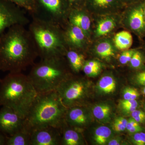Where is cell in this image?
I'll list each match as a JSON object with an SVG mask.
<instances>
[{
  "label": "cell",
  "instance_id": "26",
  "mask_svg": "<svg viewBox=\"0 0 145 145\" xmlns=\"http://www.w3.org/2000/svg\"><path fill=\"white\" fill-rule=\"evenodd\" d=\"M101 67H94L84 63L82 69L85 74L88 76H94L99 74Z\"/></svg>",
  "mask_w": 145,
  "mask_h": 145
},
{
  "label": "cell",
  "instance_id": "7",
  "mask_svg": "<svg viewBox=\"0 0 145 145\" xmlns=\"http://www.w3.org/2000/svg\"><path fill=\"white\" fill-rule=\"evenodd\" d=\"M85 81L69 77L59 87L57 91L67 108L79 106L85 97L87 86Z\"/></svg>",
  "mask_w": 145,
  "mask_h": 145
},
{
  "label": "cell",
  "instance_id": "17",
  "mask_svg": "<svg viewBox=\"0 0 145 145\" xmlns=\"http://www.w3.org/2000/svg\"><path fill=\"white\" fill-rule=\"evenodd\" d=\"M61 144L79 145L83 143L82 137L80 133L74 129L61 128Z\"/></svg>",
  "mask_w": 145,
  "mask_h": 145
},
{
  "label": "cell",
  "instance_id": "42",
  "mask_svg": "<svg viewBox=\"0 0 145 145\" xmlns=\"http://www.w3.org/2000/svg\"><path fill=\"white\" fill-rule=\"evenodd\" d=\"M124 5L126 4H129L131 3L137 1L138 0H121Z\"/></svg>",
  "mask_w": 145,
  "mask_h": 145
},
{
  "label": "cell",
  "instance_id": "5",
  "mask_svg": "<svg viewBox=\"0 0 145 145\" xmlns=\"http://www.w3.org/2000/svg\"><path fill=\"white\" fill-rule=\"evenodd\" d=\"M63 57L41 59L32 65L27 75L38 93L56 91L69 78Z\"/></svg>",
  "mask_w": 145,
  "mask_h": 145
},
{
  "label": "cell",
  "instance_id": "11",
  "mask_svg": "<svg viewBox=\"0 0 145 145\" xmlns=\"http://www.w3.org/2000/svg\"><path fill=\"white\" fill-rule=\"evenodd\" d=\"M62 27L67 47L81 51L86 45L87 35L85 32L68 22Z\"/></svg>",
  "mask_w": 145,
  "mask_h": 145
},
{
  "label": "cell",
  "instance_id": "22",
  "mask_svg": "<svg viewBox=\"0 0 145 145\" xmlns=\"http://www.w3.org/2000/svg\"><path fill=\"white\" fill-rule=\"evenodd\" d=\"M99 89L105 93H110L114 92L116 89V83L112 77L106 75L101 78L99 82Z\"/></svg>",
  "mask_w": 145,
  "mask_h": 145
},
{
  "label": "cell",
  "instance_id": "2",
  "mask_svg": "<svg viewBox=\"0 0 145 145\" xmlns=\"http://www.w3.org/2000/svg\"><path fill=\"white\" fill-rule=\"evenodd\" d=\"M67 109L57 91L38 93L25 117L24 128L31 133L46 127H61Z\"/></svg>",
  "mask_w": 145,
  "mask_h": 145
},
{
  "label": "cell",
  "instance_id": "10",
  "mask_svg": "<svg viewBox=\"0 0 145 145\" xmlns=\"http://www.w3.org/2000/svg\"><path fill=\"white\" fill-rule=\"evenodd\" d=\"M31 145L61 144V127H48L31 132Z\"/></svg>",
  "mask_w": 145,
  "mask_h": 145
},
{
  "label": "cell",
  "instance_id": "27",
  "mask_svg": "<svg viewBox=\"0 0 145 145\" xmlns=\"http://www.w3.org/2000/svg\"><path fill=\"white\" fill-rule=\"evenodd\" d=\"M142 62V54L140 52L137 51L134 52L129 62L132 67L136 68L140 67Z\"/></svg>",
  "mask_w": 145,
  "mask_h": 145
},
{
  "label": "cell",
  "instance_id": "3",
  "mask_svg": "<svg viewBox=\"0 0 145 145\" xmlns=\"http://www.w3.org/2000/svg\"><path fill=\"white\" fill-rule=\"evenodd\" d=\"M38 94L22 72H9L0 80V106L9 107L24 118Z\"/></svg>",
  "mask_w": 145,
  "mask_h": 145
},
{
  "label": "cell",
  "instance_id": "35",
  "mask_svg": "<svg viewBox=\"0 0 145 145\" xmlns=\"http://www.w3.org/2000/svg\"><path fill=\"white\" fill-rule=\"evenodd\" d=\"M139 123H137L133 118L130 119L128 121L127 124L126 129L128 130L131 127L139 125Z\"/></svg>",
  "mask_w": 145,
  "mask_h": 145
},
{
  "label": "cell",
  "instance_id": "13",
  "mask_svg": "<svg viewBox=\"0 0 145 145\" xmlns=\"http://www.w3.org/2000/svg\"><path fill=\"white\" fill-rule=\"evenodd\" d=\"M65 121L71 127L80 128L85 126L88 121V117L86 110L79 106L67 108L65 117Z\"/></svg>",
  "mask_w": 145,
  "mask_h": 145
},
{
  "label": "cell",
  "instance_id": "45",
  "mask_svg": "<svg viewBox=\"0 0 145 145\" xmlns=\"http://www.w3.org/2000/svg\"><path fill=\"white\" fill-rule=\"evenodd\" d=\"M1 78H0V80H1Z\"/></svg>",
  "mask_w": 145,
  "mask_h": 145
},
{
  "label": "cell",
  "instance_id": "36",
  "mask_svg": "<svg viewBox=\"0 0 145 145\" xmlns=\"http://www.w3.org/2000/svg\"><path fill=\"white\" fill-rule=\"evenodd\" d=\"M142 130V127L140 126V125H139L131 127L127 130L131 133H136L140 132Z\"/></svg>",
  "mask_w": 145,
  "mask_h": 145
},
{
  "label": "cell",
  "instance_id": "44",
  "mask_svg": "<svg viewBox=\"0 0 145 145\" xmlns=\"http://www.w3.org/2000/svg\"><path fill=\"white\" fill-rule=\"evenodd\" d=\"M143 93H144V94L145 95V88H144V89H143V90L142 91Z\"/></svg>",
  "mask_w": 145,
  "mask_h": 145
},
{
  "label": "cell",
  "instance_id": "15",
  "mask_svg": "<svg viewBox=\"0 0 145 145\" xmlns=\"http://www.w3.org/2000/svg\"><path fill=\"white\" fill-rule=\"evenodd\" d=\"M144 8V3H140L134 6L130 11L129 25L130 27L134 31H142L145 29Z\"/></svg>",
  "mask_w": 145,
  "mask_h": 145
},
{
  "label": "cell",
  "instance_id": "33",
  "mask_svg": "<svg viewBox=\"0 0 145 145\" xmlns=\"http://www.w3.org/2000/svg\"><path fill=\"white\" fill-rule=\"evenodd\" d=\"M113 129L115 131L121 132L124 131L126 128L121 123L115 120L113 125Z\"/></svg>",
  "mask_w": 145,
  "mask_h": 145
},
{
  "label": "cell",
  "instance_id": "30",
  "mask_svg": "<svg viewBox=\"0 0 145 145\" xmlns=\"http://www.w3.org/2000/svg\"><path fill=\"white\" fill-rule=\"evenodd\" d=\"M121 105L122 108L126 107H132L137 108L138 106V103L136 100H124L121 102Z\"/></svg>",
  "mask_w": 145,
  "mask_h": 145
},
{
  "label": "cell",
  "instance_id": "37",
  "mask_svg": "<svg viewBox=\"0 0 145 145\" xmlns=\"http://www.w3.org/2000/svg\"><path fill=\"white\" fill-rule=\"evenodd\" d=\"M7 137L0 131V145H6Z\"/></svg>",
  "mask_w": 145,
  "mask_h": 145
},
{
  "label": "cell",
  "instance_id": "9",
  "mask_svg": "<svg viewBox=\"0 0 145 145\" xmlns=\"http://www.w3.org/2000/svg\"><path fill=\"white\" fill-rule=\"evenodd\" d=\"M24 118L9 107L3 106L0 109V131L11 136L24 128Z\"/></svg>",
  "mask_w": 145,
  "mask_h": 145
},
{
  "label": "cell",
  "instance_id": "38",
  "mask_svg": "<svg viewBox=\"0 0 145 145\" xmlns=\"http://www.w3.org/2000/svg\"><path fill=\"white\" fill-rule=\"evenodd\" d=\"M140 96V93L137 91V89L133 88L132 94H131V99L132 100H136V99Z\"/></svg>",
  "mask_w": 145,
  "mask_h": 145
},
{
  "label": "cell",
  "instance_id": "21",
  "mask_svg": "<svg viewBox=\"0 0 145 145\" xmlns=\"http://www.w3.org/2000/svg\"><path fill=\"white\" fill-rule=\"evenodd\" d=\"M111 129L107 126H102L97 128L94 133V140L97 144L104 145L111 136Z\"/></svg>",
  "mask_w": 145,
  "mask_h": 145
},
{
  "label": "cell",
  "instance_id": "12",
  "mask_svg": "<svg viewBox=\"0 0 145 145\" xmlns=\"http://www.w3.org/2000/svg\"><path fill=\"white\" fill-rule=\"evenodd\" d=\"M121 0H85L86 9L98 13L117 11L124 6Z\"/></svg>",
  "mask_w": 145,
  "mask_h": 145
},
{
  "label": "cell",
  "instance_id": "34",
  "mask_svg": "<svg viewBox=\"0 0 145 145\" xmlns=\"http://www.w3.org/2000/svg\"><path fill=\"white\" fill-rule=\"evenodd\" d=\"M133 88H127L125 89L123 93L124 99L125 100L131 99Z\"/></svg>",
  "mask_w": 145,
  "mask_h": 145
},
{
  "label": "cell",
  "instance_id": "20",
  "mask_svg": "<svg viewBox=\"0 0 145 145\" xmlns=\"http://www.w3.org/2000/svg\"><path fill=\"white\" fill-rule=\"evenodd\" d=\"M115 25L116 22L113 18H107L101 20L97 25L96 36H101L107 35L112 30Z\"/></svg>",
  "mask_w": 145,
  "mask_h": 145
},
{
  "label": "cell",
  "instance_id": "4",
  "mask_svg": "<svg viewBox=\"0 0 145 145\" xmlns=\"http://www.w3.org/2000/svg\"><path fill=\"white\" fill-rule=\"evenodd\" d=\"M28 29L40 59L64 56L67 46L62 27L31 16Z\"/></svg>",
  "mask_w": 145,
  "mask_h": 145
},
{
  "label": "cell",
  "instance_id": "16",
  "mask_svg": "<svg viewBox=\"0 0 145 145\" xmlns=\"http://www.w3.org/2000/svg\"><path fill=\"white\" fill-rule=\"evenodd\" d=\"M80 51L67 47L64 55L70 68L75 73H78L82 69L84 64V56Z\"/></svg>",
  "mask_w": 145,
  "mask_h": 145
},
{
  "label": "cell",
  "instance_id": "40",
  "mask_svg": "<svg viewBox=\"0 0 145 145\" xmlns=\"http://www.w3.org/2000/svg\"><path fill=\"white\" fill-rule=\"evenodd\" d=\"M108 144L109 145H119L120 144V140L118 139H113L110 141Z\"/></svg>",
  "mask_w": 145,
  "mask_h": 145
},
{
  "label": "cell",
  "instance_id": "24",
  "mask_svg": "<svg viewBox=\"0 0 145 145\" xmlns=\"http://www.w3.org/2000/svg\"><path fill=\"white\" fill-rule=\"evenodd\" d=\"M96 51L99 56L108 58L114 55V49L110 43L108 41L101 42L96 47Z\"/></svg>",
  "mask_w": 145,
  "mask_h": 145
},
{
  "label": "cell",
  "instance_id": "39",
  "mask_svg": "<svg viewBox=\"0 0 145 145\" xmlns=\"http://www.w3.org/2000/svg\"><path fill=\"white\" fill-rule=\"evenodd\" d=\"M116 121H118L121 123L126 128L127 124V120L122 117H119L115 119Z\"/></svg>",
  "mask_w": 145,
  "mask_h": 145
},
{
  "label": "cell",
  "instance_id": "25",
  "mask_svg": "<svg viewBox=\"0 0 145 145\" xmlns=\"http://www.w3.org/2000/svg\"><path fill=\"white\" fill-rule=\"evenodd\" d=\"M15 4L22 8L31 16L34 15L36 11L35 0H7Z\"/></svg>",
  "mask_w": 145,
  "mask_h": 145
},
{
  "label": "cell",
  "instance_id": "8",
  "mask_svg": "<svg viewBox=\"0 0 145 145\" xmlns=\"http://www.w3.org/2000/svg\"><path fill=\"white\" fill-rule=\"evenodd\" d=\"M25 11L13 3L7 0H0V36L11 27L29 24L30 21Z\"/></svg>",
  "mask_w": 145,
  "mask_h": 145
},
{
  "label": "cell",
  "instance_id": "19",
  "mask_svg": "<svg viewBox=\"0 0 145 145\" xmlns=\"http://www.w3.org/2000/svg\"><path fill=\"white\" fill-rule=\"evenodd\" d=\"M115 46L120 50L129 49L133 44L132 35L128 31H123L118 32L114 36Z\"/></svg>",
  "mask_w": 145,
  "mask_h": 145
},
{
  "label": "cell",
  "instance_id": "29",
  "mask_svg": "<svg viewBox=\"0 0 145 145\" xmlns=\"http://www.w3.org/2000/svg\"><path fill=\"white\" fill-rule=\"evenodd\" d=\"M133 142L137 145H145V133L140 132L136 133L133 136Z\"/></svg>",
  "mask_w": 145,
  "mask_h": 145
},
{
  "label": "cell",
  "instance_id": "14",
  "mask_svg": "<svg viewBox=\"0 0 145 145\" xmlns=\"http://www.w3.org/2000/svg\"><path fill=\"white\" fill-rule=\"evenodd\" d=\"M85 8H71L67 18L69 24L80 27L87 35L90 29V18L86 13Z\"/></svg>",
  "mask_w": 145,
  "mask_h": 145
},
{
  "label": "cell",
  "instance_id": "6",
  "mask_svg": "<svg viewBox=\"0 0 145 145\" xmlns=\"http://www.w3.org/2000/svg\"><path fill=\"white\" fill-rule=\"evenodd\" d=\"M35 16L62 27L67 23L71 9L68 0H35Z\"/></svg>",
  "mask_w": 145,
  "mask_h": 145
},
{
  "label": "cell",
  "instance_id": "41",
  "mask_svg": "<svg viewBox=\"0 0 145 145\" xmlns=\"http://www.w3.org/2000/svg\"><path fill=\"white\" fill-rule=\"evenodd\" d=\"M123 109L127 112H131L134 111L136 109V108L132 107H126L123 108Z\"/></svg>",
  "mask_w": 145,
  "mask_h": 145
},
{
  "label": "cell",
  "instance_id": "1",
  "mask_svg": "<svg viewBox=\"0 0 145 145\" xmlns=\"http://www.w3.org/2000/svg\"><path fill=\"white\" fill-rule=\"evenodd\" d=\"M38 54L28 29L17 25L0 36V71L20 72L34 63Z\"/></svg>",
  "mask_w": 145,
  "mask_h": 145
},
{
  "label": "cell",
  "instance_id": "31",
  "mask_svg": "<svg viewBox=\"0 0 145 145\" xmlns=\"http://www.w3.org/2000/svg\"><path fill=\"white\" fill-rule=\"evenodd\" d=\"M71 8H82L84 7L85 0H68Z\"/></svg>",
  "mask_w": 145,
  "mask_h": 145
},
{
  "label": "cell",
  "instance_id": "43",
  "mask_svg": "<svg viewBox=\"0 0 145 145\" xmlns=\"http://www.w3.org/2000/svg\"><path fill=\"white\" fill-rule=\"evenodd\" d=\"M144 18L145 20V3H144Z\"/></svg>",
  "mask_w": 145,
  "mask_h": 145
},
{
  "label": "cell",
  "instance_id": "18",
  "mask_svg": "<svg viewBox=\"0 0 145 145\" xmlns=\"http://www.w3.org/2000/svg\"><path fill=\"white\" fill-rule=\"evenodd\" d=\"M31 133L24 128L7 136L6 145H31Z\"/></svg>",
  "mask_w": 145,
  "mask_h": 145
},
{
  "label": "cell",
  "instance_id": "28",
  "mask_svg": "<svg viewBox=\"0 0 145 145\" xmlns=\"http://www.w3.org/2000/svg\"><path fill=\"white\" fill-rule=\"evenodd\" d=\"M134 52L133 50H126L123 52L119 58L120 63L125 65L129 62Z\"/></svg>",
  "mask_w": 145,
  "mask_h": 145
},
{
  "label": "cell",
  "instance_id": "23",
  "mask_svg": "<svg viewBox=\"0 0 145 145\" xmlns=\"http://www.w3.org/2000/svg\"><path fill=\"white\" fill-rule=\"evenodd\" d=\"M92 112L96 119L104 121L109 119L111 113V108L106 104L98 105L93 108Z\"/></svg>",
  "mask_w": 145,
  "mask_h": 145
},
{
  "label": "cell",
  "instance_id": "32",
  "mask_svg": "<svg viewBox=\"0 0 145 145\" xmlns=\"http://www.w3.org/2000/svg\"><path fill=\"white\" fill-rule=\"evenodd\" d=\"M136 80L141 85L145 86V71L139 72L136 75Z\"/></svg>",
  "mask_w": 145,
  "mask_h": 145
}]
</instances>
